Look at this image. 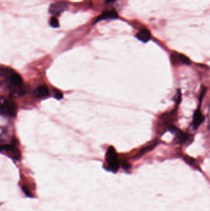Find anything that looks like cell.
<instances>
[{
	"instance_id": "6da1fadb",
	"label": "cell",
	"mask_w": 210,
	"mask_h": 211,
	"mask_svg": "<svg viewBox=\"0 0 210 211\" xmlns=\"http://www.w3.org/2000/svg\"><path fill=\"white\" fill-rule=\"evenodd\" d=\"M105 160L109 170L113 172H117L120 165L115 149L113 146H110L107 151Z\"/></svg>"
},
{
	"instance_id": "7a4b0ae2",
	"label": "cell",
	"mask_w": 210,
	"mask_h": 211,
	"mask_svg": "<svg viewBox=\"0 0 210 211\" xmlns=\"http://www.w3.org/2000/svg\"><path fill=\"white\" fill-rule=\"evenodd\" d=\"M17 105L13 101L5 100L3 103L0 102V114L14 117L17 114Z\"/></svg>"
},
{
	"instance_id": "3957f363",
	"label": "cell",
	"mask_w": 210,
	"mask_h": 211,
	"mask_svg": "<svg viewBox=\"0 0 210 211\" xmlns=\"http://www.w3.org/2000/svg\"><path fill=\"white\" fill-rule=\"evenodd\" d=\"M168 130L175 134L176 141L177 143H179V144L185 143L190 139L191 135L182 132L181 130L178 129L176 127H174L173 125L170 126Z\"/></svg>"
},
{
	"instance_id": "277c9868",
	"label": "cell",
	"mask_w": 210,
	"mask_h": 211,
	"mask_svg": "<svg viewBox=\"0 0 210 211\" xmlns=\"http://www.w3.org/2000/svg\"><path fill=\"white\" fill-rule=\"evenodd\" d=\"M176 117V112L175 110H173L171 112L168 114H164L160 116V127L161 128H167L168 129L169 127L172 125V122L174 121V118Z\"/></svg>"
},
{
	"instance_id": "5b68a950",
	"label": "cell",
	"mask_w": 210,
	"mask_h": 211,
	"mask_svg": "<svg viewBox=\"0 0 210 211\" xmlns=\"http://www.w3.org/2000/svg\"><path fill=\"white\" fill-rule=\"evenodd\" d=\"M16 140H14L13 143L10 144H4V151H7L13 159L19 160L21 157V154L16 144Z\"/></svg>"
},
{
	"instance_id": "8992f818",
	"label": "cell",
	"mask_w": 210,
	"mask_h": 211,
	"mask_svg": "<svg viewBox=\"0 0 210 211\" xmlns=\"http://www.w3.org/2000/svg\"><path fill=\"white\" fill-rule=\"evenodd\" d=\"M67 8V5L63 2H57L53 3L49 8V13L54 16H59Z\"/></svg>"
},
{
	"instance_id": "52a82bcc",
	"label": "cell",
	"mask_w": 210,
	"mask_h": 211,
	"mask_svg": "<svg viewBox=\"0 0 210 211\" xmlns=\"http://www.w3.org/2000/svg\"><path fill=\"white\" fill-rule=\"evenodd\" d=\"M9 79L11 83L16 87L19 88V93L22 90V77L16 72H9Z\"/></svg>"
},
{
	"instance_id": "ba28073f",
	"label": "cell",
	"mask_w": 210,
	"mask_h": 211,
	"mask_svg": "<svg viewBox=\"0 0 210 211\" xmlns=\"http://www.w3.org/2000/svg\"><path fill=\"white\" fill-rule=\"evenodd\" d=\"M203 120H204V117L203 114H201V111H200V109H198L195 112L194 115H193L192 125L194 129L198 128L200 127V125L201 124V123L203 122Z\"/></svg>"
},
{
	"instance_id": "9c48e42d",
	"label": "cell",
	"mask_w": 210,
	"mask_h": 211,
	"mask_svg": "<svg viewBox=\"0 0 210 211\" xmlns=\"http://www.w3.org/2000/svg\"><path fill=\"white\" fill-rule=\"evenodd\" d=\"M117 18H118V14L115 11L112 10V11H106V12L102 13L99 17H97L95 21V22H99V21H102V20L116 19Z\"/></svg>"
},
{
	"instance_id": "30bf717a",
	"label": "cell",
	"mask_w": 210,
	"mask_h": 211,
	"mask_svg": "<svg viewBox=\"0 0 210 211\" xmlns=\"http://www.w3.org/2000/svg\"><path fill=\"white\" fill-rule=\"evenodd\" d=\"M35 95L39 98H45L50 95L49 89L46 85H43L39 86L35 91Z\"/></svg>"
},
{
	"instance_id": "8fae6325",
	"label": "cell",
	"mask_w": 210,
	"mask_h": 211,
	"mask_svg": "<svg viewBox=\"0 0 210 211\" xmlns=\"http://www.w3.org/2000/svg\"><path fill=\"white\" fill-rule=\"evenodd\" d=\"M136 37L140 41L144 43H146L150 40L151 35L148 30L142 29L137 33V34L136 35Z\"/></svg>"
},
{
	"instance_id": "7c38bea8",
	"label": "cell",
	"mask_w": 210,
	"mask_h": 211,
	"mask_svg": "<svg viewBox=\"0 0 210 211\" xmlns=\"http://www.w3.org/2000/svg\"><path fill=\"white\" fill-rule=\"evenodd\" d=\"M158 144V141L156 140V141H154L153 142H152V143L150 144H149V146H147L145 147H144V148L141 149L139 152L137 153V154L136 156V157H139L142 156H143L144 154H145L146 152L150 151V150H152V149H153L156 146L157 144Z\"/></svg>"
},
{
	"instance_id": "4fadbf2b",
	"label": "cell",
	"mask_w": 210,
	"mask_h": 211,
	"mask_svg": "<svg viewBox=\"0 0 210 211\" xmlns=\"http://www.w3.org/2000/svg\"><path fill=\"white\" fill-rule=\"evenodd\" d=\"M177 55H178V58H179L180 63L184 64H186V65L190 64V61L187 56H185L182 54H178Z\"/></svg>"
},
{
	"instance_id": "5bb4252c",
	"label": "cell",
	"mask_w": 210,
	"mask_h": 211,
	"mask_svg": "<svg viewBox=\"0 0 210 211\" xmlns=\"http://www.w3.org/2000/svg\"><path fill=\"white\" fill-rule=\"evenodd\" d=\"M50 24L53 28H55V29L59 28L60 26L59 21L56 17H52L51 18L50 21Z\"/></svg>"
},
{
	"instance_id": "9a60e30c",
	"label": "cell",
	"mask_w": 210,
	"mask_h": 211,
	"mask_svg": "<svg viewBox=\"0 0 210 211\" xmlns=\"http://www.w3.org/2000/svg\"><path fill=\"white\" fill-rule=\"evenodd\" d=\"M53 92H54V96L57 99L61 100L63 98V93L60 90H57V89H54Z\"/></svg>"
},
{
	"instance_id": "2e32d148",
	"label": "cell",
	"mask_w": 210,
	"mask_h": 211,
	"mask_svg": "<svg viewBox=\"0 0 210 211\" xmlns=\"http://www.w3.org/2000/svg\"><path fill=\"white\" fill-rule=\"evenodd\" d=\"M206 88H203L201 91V93L200 95V98H199V102H200V104H199V107L200 106V104H201V101H202V99L204 97V93H206Z\"/></svg>"
},
{
	"instance_id": "e0dca14e",
	"label": "cell",
	"mask_w": 210,
	"mask_h": 211,
	"mask_svg": "<svg viewBox=\"0 0 210 211\" xmlns=\"http://www.w3.org/2000/svg\"><path fill=\"white\" fill-rule=\"evenodd\" d=\"M184 159L187 163H188L190 164H192L195 162V159H193L192 157H190L188 156H186L184 157Z\"/></svg>"
},
{
	"instance_id": "ac0fdd59",
	"label": "cell",
	"mask_w": 210,
	"mask_h": 211,
	"mask_svg": "<svg viewBox=\"0 0 210 211\" xmlns=\"http://www.w3.org/2000/svg\"><path fill=\"white\" fill-rule=\"evenodd\" d=\"M121 164H122V166L125 168H129L130 167L129 164L127 161H126V160H123L122 162H121Z\"/></svg>"
},
{
	"instance_id": "d6986e66",
	"label": "cell",
	"mask_w": 210,
	"mask_h": 211,
	"mask_svg": "<svg viewBox=\"0 0 210 211\" xmlns=\"http://www.w3.org/2000/svg\"><path fill=\"white\" fill-rule=\"evenodd\" d=\"M4 151V145L0 144V151Z\"/></svg>"
},
{
	"instance_id": "ffe728a7",
	"label": "cell",
	"mask_w": 210,
	"mask_h": 211,
	"mask_svg": "<svg viewBox=\"0 0 210 211\" xmlns=\"http://www.w3.org/2000/svg\"><path fill=\"white\" fill-rule=\"evenodd\" d=\"M105 1L107 3H112V2H115V0H105Z\"/></svg>"
}]
</instances>
